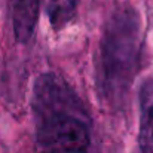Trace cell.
Returning <instances> with one entry per match:
<instances>
[{"instance_id":"obj_1","label":"cell","mask_w":153,"mask_h":153,"mask_svg":"<svg viewBox=\"0 0 153 153\" xmlns=\"http://www.w3.org/2000/svg\"><path fill=\"white\" fill-rule=\"evenodd\" d=\"M34 153H89V116L71 85L56 73L40 74L33 86Z\"/></svg>"},{"instance_id":"obj_5","label":"cell","mask_w":153,"mask_h":153,"mask_svg":"<svg viewBox=\"0 0 153 153\" xmlns=\"http://www.w3.org/2000/svg\"><path fill=\"white\" fill-rule=\"evenodd\" d=\"M45 12L53 30L64 28L77 12V0H45Z\"/></svg>"},{"instance_id":"obj_2","label":"cell","mask_w":153,"mask_h":153,"mask_svg":"<svg viewBox=\"0 0 153 153\" xmlns=\"http://www.w3.org/2000/svg\"><path fill=\"white\" fill-rule=\"evenodd\" d=\"M143 24L131 6L111 12L98 45L97 86L107 105L119 107L135 79L143 52Z\"/></svg>"},{"instance_id":"obj_4","label":"cell","mask_w":153,"mask_h":153,"mask_svg":"<svg viewBox=\"0 0 153 153\" xmlns=\"http://www.w3.org/2000/svg\"><path fill=\"white\" fill-rule=\"evenodd\" d=\"M138 147L141 153H153V77L146 79L138 89Z\"/></svg>"},{"instance_id":"obj_3","label":"cell","mask_w":153,"mask_h":153,"mask_svg":"<svg viewBox=\"0 0 153 153\" xmlns=\"http://www.w3.org/2000/svg\"><path fill=\"white\" fill-rule=\"evenodd\" d=\"M7 6L16 40L27 43L37 25L40 0H7Z\"/></svg>"}]
</instances>
